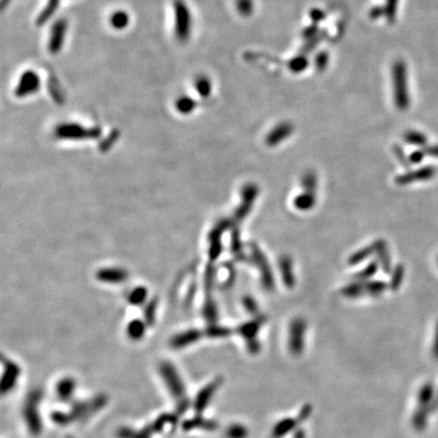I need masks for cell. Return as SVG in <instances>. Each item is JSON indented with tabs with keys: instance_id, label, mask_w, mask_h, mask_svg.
<instances>
[{
	"instance_id": "6",
	"label": "cell",
	"mask_w": 438,
	"mask_h": 438,
	"mask_svg": "<svg viewBox=\"0 0 438 438\" xmlns=\"http://www.w3.org/2000/svg\"><path fill=\"white\" fill-rule=\"evenodd\" d=\"M306 332V321L295 319L289 330V348L294 354H299L303 348V337Z\"/></svg>"
},
{
	"instance_id": "25",
	"label": "cell",
	"mask_w": 438,
	"mask_h": 438,
	"mask_svg": "<svg viewBox=\"0 0 438 438\" xmlns=\"http://www.w3.org/2000/svg\"><path fill=\"white\" fill-rule=\"evenodd\" d=\"M301 186L304 191L316 193V189L318 186V180L314 171H308L304 174L301 179Z\"/></svg>"
},
{
	"instance_id": "24",
	"label": "cell",
	"mask_w": 438,
	"mask_h": 438,
	"mask_svg": "<svg viewBox=\"0 0 438 438\" xmlns=\"http://www.w3.org/2000/svg\"><path fill=\"white\" fill-rule=\"evenodd\" d=\"M372 254H374V246H373V242L368 245L363 247V249L359 250L358 252L354 253L350 258H349V264L351 265H356L359 264L361 262H363L365 259H367L368 257H370Z\"/></svg>"
},
{
	"instance_id": "22",
	"label": "cell",
	"mask_w": 438,
	"mask_h": 438,
	"mask_svg": "<svg viewBox=\"0 0 438 438\" xmlns=\"http://www.w3.org/2000/svg\"><path fill=\"white\" fill-rule=\"evenodd\" d=\"M74 393V380L70 378H65L59 383L57 387V394L62 399H68Z\"/></svg>"
},
{
	"instance_id": "11",
	"label": "cell",
	"mask_w": 438,
	"mask_h": 438,
	"mask_svg": "<svg viewBox=\"0 0 438 438\" xmlns=\"http://www.w3.org/2000/svg\"><path fill=\"white\" fill-rule=\"evenodd\" d=\"M279 268H280L283 283L286 285L288 288L293 287L294 284H295V278H294V273H293L292 260L287 256L281 257L280 261H279Z\"/></svg>"
},
{
	"instance_id": "18",
	"label": "cell",
	"mask_w": 438,
	"mask_h": 438,
	"mask_svg": "<svg viewBox=\"0 0 438 438\" xmlns=\"http://www.w3.org/2000/svg\"><path fill=\"white\" fill-rule=\"evenodd\" d=\"M194 87L200 97L207 99L212 92V82L206 75H198L195 81Z\"/></svg>"
},
{
	"instance_id": "2",
	"label": "cell",
	"mask_w": 438,
	"mask_h": 438,
	"mask_svg": "<svg viewBox=\"0 0 438 438\" xmlns=\"http://www.w3.org/2000/svg\"><path fill=\"white\" fill-rule=\"evenodd\" d=\"M394 100L398 109L406 110L410 105L407 66L403 61H397L393 67Z\"/></svg>"
},
{
	"instance_id": "13",
	"label": "cell",
	"mask_w": 438,
	"mask_h": 438,
	"mask_svg": "<svg viewBox=\"0 0 438 438\" xmlns=\"http://www.w3.org/2000/svg\"><path fill=\"white\" fill-rule=\"evenodd\" d=\"M131 17L124 9H117L113 11L109 17V24L115 31H124L130 25Z\"/></svg>"
},
{
	"instance_id": "14",
	"label": "cell",
	"mask_w": 438,
	"mask_h": 438,
	"mask_svg": "<svg viewBox=\"0 0 438 438\" xmlns=\"http://www.w3.org/2000/svg\"><path fill=\"white\" fill-rule=\"evenodd\" d=\"M59 136L62 137H86L90 136L92 133L91 130H86L83 127L76 124H64L60 126L57 130Z\"/></svg>"
},
{
	"instance_id": "21",
	"label": "cell",
	"mask_w": 438,
	"mask_h": 438,
	"mask_svg": "<svg viewBox=\"0 0 438 438\" xmlns=\"http://www.w3.org/2000/svg\"><path fill=\"white\" fill-rule=\"evenodd\" d=\"M263 323V319H257V320H253V321H250V322H247V323H244V325H242L239 329V334L242 336V337H244V338H246L247 340H251V339H253L255 336H256V334H257V332L259 331V329L261 328V325Z\"/></svg>"
},
{
	"instance_id": "29",
	"label": "cell",
	"mask_w": 438,
	"mask_h": 438,
	"mask_svg": "<svg viewBox=\"0 0 438 438\" xmlns=\"http://www.w3.org/2000/svg\"><path fill=\"white\" fill-rule=\"evenodd\" d=\"M403 276H404V269H403L402 266H398V267H397L394 270L393 276L391 279L390 287L392 290H396L399 287V285H401L402 280H403Z\"/></svg>"
},
{
	"instance_id": "33",
	"label": "cell",
	"mask_w": 438,
	"mask_h": 438,
	"mask_svg": "<svg viewBox=\"0 0 438 438\" xmlns=\"http://www.w3.org/2000/svg\"><path fill=\"white\" fill-rule=\"evenodd\" d=\"M308 61L306 58L303 57H296V58L292 59L289 63V67L292 71L298 72V71H302L304 68L307 67Z\"/></svg>"
},
{
	"instance_id": "36",
	"label": "cell",
	"mask_w": 438,
	"mask_h": 438,
	"mask_svg": "<svg viewBox=\"0 0 438 438\" xmlns=\"http://www.w3.org/2000/svg\"><path fill=\"white\" fill-rule=\"evenodd\" d=\"M327 60H328V56L326 53H322L318 57V61H317V65L320 66V67H325L327 64Z\"/></svg>"
},
{
	"instance_id": "17",
	"label": "cell",
	"mask_w": 438,
	"mask_h": 438,
	"mask_svg": "<svg viewBox=\"0 0 438 438\" xmlns=\"http://www.w3.org/2000/svg\"><path fill=\"white\" fill-rule=\"evenodd\" d=\"M220 383H221L220 379L219 380H215V382H213L211 385H209L207 388H205L198 395L197 401H196V408H197L198 411H202V410L205 409V407H206V405H207V403L209 401V398H210V397L213 396V394L215 393V391L218 388V386L220 385Z\"/></svg>"
},
{
	"instance_id": "16",
	"label": "cell",
	"mask_w": 438,
	"mask_h": 438,
	"mask_svg": "<svg viewBox=\"0 0 438 438\" xmlns=\"http://www.w3.org/2000/svg\"><path fill=\"white\" fill-rule=\"evenodd\" d=\"M362 285V296L363 295H369V296H379L387 289L388 285L384 281H365L361 282Z\"/></svg>"
},
{
	"instance_id": "4",
	"label": "cell",
	"mask_w": 438,
	"mask_h": 438,
	"mask_svg": "<svg viewBox=\"0 0 438 438\" xmlns=\"http://www.w3.org/2000/svg\"><path fill=\"white\" fill-rule=\"evenodd\" d=\"M251 250H252L253 261L256 264L257 267L259 268V270L261 271L263 285L266 289H269V290L273 289L274 288V278H273V274L270 269V265H269L267 259H266L265 255L262 253V251L259 249L257 244L252 243Z\"/></svg>"
},
{
	"instance_id": "28",
	"label": "cell",
	"mask_w": 438,
	"mask_h": 438,
	"mask_svg": "<svg viewBox=\"0 0 438 438\" xmlns=\"http://www.w3.org/2000/svg\"><path fill=\"white\" fill-rule=\"evenodd\" d=\"M405 141L415 145H423L426 143V137L420 132L409 131L405 134Z\"/></svg>"
},
{
	"instance_id": "1",
	"label": "cell",
	"mask_w": 438,
	"mask_h": 438,
	"mask_svg": "<svg viewBox=\"0 0 438 438\" xmlns=\"http://www.w3.org/2000/svg\"><path fill=\"white\" fill-rule=\"evenodd\" d=\"M174 34L178 42L187 43L192 35V13L185 0H174Z\"/></svg>"
},
{
	"instance_id": "31",
	"label": "cell",
	"mask_w": 438,
	"mask_h": 438,
	"mask_svg": "<svg viewBox=\"0 0 438 438\" xmlns=\"http://www.w3.org/2000/svg\"><path fill=\"white\" fill-rule=\"evenodd\" d=\"M237 7L241 15L249 16L254 9L253 0H238Z\"/></svg>"
},
{
	"instance_id": "35",
	"label": "cell",
	"mask_w": 438,
	"mask_h": 438,
	"mask_svg": "<svg viewBox=\"0 0 438 438\" xmlns=\"http://www.w3.org/2000/svg\"><path fill=\"white\" fill-rule=\"evenodd\" d=\"M243 303H244V306H245L246 310L249 311L250 313L255 314V313L258 311L257 303H256V301H255L253 298H251V297H246V298L244 299Z\"/></svg>"
},
{
	"instance_id": "12",
	"label": "cell",
	"mask_w": 438,
	"mask_h": 438,
	"mask_svg": "<svg viewBox=\"0 0 438 438\" xmlns=\"http://www.w3.org/2000/svg\"><path fill=\"white\" fill-rule=\"evenodd\" d=\"M374 254L378 258V263L382 265L383 270L386 273L391 271V256L388 250L387 242L383 239H377L373 242Z\"/></svg>"
},
{
	"instance_id": "26",
	"label": "cell",
	"mask_w": 438,
	"mask_h": 438,
	"mask_svg": "<svg viewBox=\"0 0 438 438\" xmlns=\"http://www.w3.org/2000/svg\"><path fill=\"white\" fill-rule=\"evenodd\" d=\"M199 337H200V334L197 331L189 332V333H187V335L178 336L173 341V345L176 347H183V346L191 344L192 342H195Z\"/></svg>"
},
{
	"instance_id": "32",
	"label": "cell",
	"mask_w": 438,
	"mask_h": 438,
	"mask_svg": "<svg viewBox=\"0 0 438 438\" xmlns=\"http://www.w3.org/2000/svg\"><path fill=\"white\" fill-rule=\"evenodd\" d=\"M246 434H247L246 429L239 425H234L227 431V435L230 438H244Z\"/></svg>"
},
{
	"instance_id": "7",
	"label": "cell",
	"mask_w": 438,
	"mask_h": 438,
	"mask_svg": "<svg viewBox=\"0 0 438 438\" xmlns=\"http://www.w3.org/2000/svg\"><path fill=\"white\" fill-rule=\"evenodd\" d=\"M258 193H259V189L255 184H249L242 189V194H241L242 202L241 205L239 207L236 214L238 220H241L249 214L251 208L253 207L254 202L257 198Z\"/></svg>"
},
{
	"instance_id": "8",
	"label": "cell",
	"mask_w": 438,
	"mask_h": 438,
	"mask_svg": "<svg viewBox=\"0 0 438 438\" xmlns=\"http://www.w3.org/2000/svg\"><path fill=\"white\" fill-rule=\"evenodd\" d=\"M163 375L165 377L166 384L168 385V388L171 389V393L174 394L175 398L178 399L179 404L186 403V398L184 393V388L181 383V379L178 377L176 371L171 368V366H164L163 367Z\"/></svg>"
},
{
	"instance_id": "34",
	"label": "cell",
	"mask_w": 438,
	"mask_h": 438,
	"mask_svg": "<svg viewBox=\"0 0 438 438\" xmlns=\"http://www.w3.org/2000/svg\"><path fill=\"white\" fill-rule=\"evenodd\" d=\"M398 4V0H388V3L386 5V14L389 18V21H394L397 13V8Z\"/></svg>"
},
{
	"instance_id": "38",
	"label": "cell",
	"mask_w": 438,
	"mask_h": 438,
	"mask_svg": "<svg viewBox=\"0 0 438 438\" xmlns=\"http://www.w3.org/2000/svg\"><path fill=\"white\" fill-rule=\"evenodd\" d=\"M427 152H429V154H431L432 156H436V157H438V147H432V148H429V149L427 150Z\"/></svg>"
},
{
	"instance_id": "20",
	"label": "cell",
	"mask_w": 438,
	"mask_h": 438,
	"mask_svg": "<svg viewBox=\"0 0 438 438\" xmlns=\"http://www.w3.org/2000/svg\"><path fill=\"white\" fill-rule=\"evenodd\" d=\"M197 106V102L189 96H181L175 102V107L177 111L181 114H190L192 113Z\"/></svg>"
},
{
	"instance_id": "5",
	"label": "cell",
	"mask_w": 438,
	"mask_h": 438,
	"mask_svg": "<svg viewBox=\"0 0 438 438\" xmlns=\"http://www.w3.org/2000/svg\"><path fill=\"white\" fill-rule=\"evenodd\" d=\"M67 32V22L63 18H60L54 23L50 30V36L48 39V51L55 55L58 54L64 45Z\"/></svg>"
},
{
	"instance_id": "37",
	"label": "cell",
	"mask_w": 438,
	"mask_h": 438,
	"mask_svg": "<svg viewBox=\"0 0 438 438\" xmlns=\"http://www.w3.org/2000/svg\"><path fill=\"white\" fill-rule=\"evenodd\" d=\"M412 155L413 156L411 157V160L414 161V162H418V161H420L423 159V155L424 154H423V152H421V151H416Z\"/></svg>"
},
{
	"instance_id": "23",
	"label": "cell",
	"mask_w": 438,
	"mask_h": 438,
	"mask_svg": "<svg viewBox=\"0 0 438 438\" xmlns=\"http://www.w3.org/2000/svg\"><path fill=\"white\" fill-rule=\"evenodd\" d=\"M378 261H373L369 263L366 267L355 275V280L357 282L368 281L378 270Z\"/></svg>"
},
{
	"instance_id": "15",
	"label": "cell",
	"mask_w": 438,
	"mask_h": 438,
	"mask_svg": "<svg viewBox=\"0 0 438 438\" xmlns=\"http://www.w3.org/2000/svg\"><path fill=\"white\" fill-rule=\"evenodd\" d=\"M18 374H20V370H18V367L8 361L7 364L5 365V372L4 375L2 377V385H1V390L3 393L8 392L11 390V388L14 386L15 380L18 377Z\"/></svg>"
},
{
	"instance_id": "3",
	"label": "cell",
	"mask_w": 438,
	"mask_h": 438,
	"mask_svg": "<svg viewBox=\"0 0 438 438\" xmlns=\"http://www.w3.org/2000/svg\"><path fill=\"white\" fill-rule=\"evenodd\" d=\"M42 85L41 76L37 71L29 69L24 71L14 87V96L18 99L28 98L36 94Z\"/></svg>"
},
{
	"instance_id": "30",
	"label": "cell",
	"mask_w": 438,
	"mask_h": 438,
	"mask_svg": "<svg viewBox=\"0 0 438 438\" xmlns=\"http://www.w3.org/2000/svg\"><path fill=\"white\" fill-rule=\"evenodd\" d=\"M143 332H144V326H143V323L139 320L133 321L129 325L128 334L133 339H139L140 337H142Z\"/></svg>"
},
{
	"instance_id": "27",
	"label": "cell",
	"mask_w": 438,
	"mask_h": 438,
	"mask_svg": "<svg viewBox=\"0 0 438 438\" xmlns=\"http://www.w3.org/2000/svg\"><path fill=\"white\" fill-rule=\"evenodd\" d=\"M296 424V420H292V419H287V420L281 421L274 429V437H281L286 434L291 428H293Z\"/></svg>"
},
{
	"instance_id": "19",
	"label": "cell",
	"mask_w": 438,
	"mask_h": 438,
	"mask_svg": "<svg viewBox=\"0 0 438 438\" xmlns=\"http://www.w3.org/2000/svg\"><path fill=\"white\" fill-rule=\"evenodd\" d=\"M316 201H317V197H316L315 193L304 191L302 194H299L294 199V206H295V208L298 209V210L306 211V210H310V209H312L315 206Z\"/></svg>"
},
{
	"instance_id": "10",
	"label": "cell",
	"mask_w": 438,
	"mask_h": 438,
	"mask_svg": "<svg viewBox=\"0 0 438 438\" xmlns=\"http://www.w3.org/2000/svg\"><path fill=\"white\" fill-rule=\"evenodd\" d=\"M433 175H434V168L426 166V167H423L421 169L411 171V173L399 176V177L397 178L396 182L398 185H405V184H410V183H413V182L428 180Z\"/></svg>"
},
{
	"instance_id": "9",
	"label": "cell",
	"mask_w": 438,
	"mask_h": 438,
	"mask_svg": "<svg viewBox=\"0 0 438 438\" xmlns=\"http://www.w3.org/2000/svg\"><path fill=\"white\" fill-rule=\"evenodd\" d=\"M293 133V126L288 122H283L275 126L266 136V144L269 146H275L288 138Z\"/></svg>"
}]
</instances>
